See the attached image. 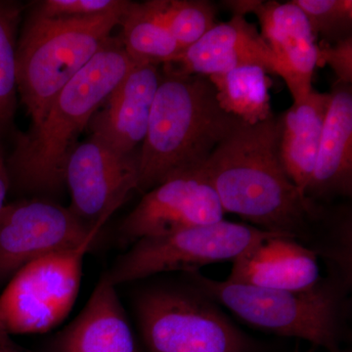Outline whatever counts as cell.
Instances as JSON below:
<instances>
[{"label": "cell", "instance_id": "cell-10", "mask_svg": "<svg viewBox=\"0 0 352 352\" xmlns=\"http://www.w3.org/2000/svg\"><path fill=\"white\" fill-rule=\"evenodd\" d=\"M138 175L139 153L122 154L90 136L76 146L67 163L69 208L88 226L100 230L138 188Z\"/></svg>", "mask_w": 352, "mask_h": 352}, {"label": "cell", "instance_id": "cell-5", "mask_svg": "<svg viewBox=\"0 0 352 352\" xmlns=\"http://www.w3.org/2000/svg\"><path fill=\"white\" fill-rule=\"evenodd\" d=\"M129 4L80 19L31 14L17 44V87L32 126L43 119L60 90L105 45Z\"/></svg>", "mask_w": 352, "mask_h": 352}, {"label": "cell", "instance_id": "cell-2", "mask_svg": "<svg viewBox=\"0 0 352 352\" xmlns=\"http://www.w3.org/2000/svg\"><path fill=\"white\" fill-rule=\"evenodd\" d=\"M119 38H113L54 97L43 119L18 138L7 161L11 184L30 193L56 194L80 133L133 67Z\"/></svg>", "mask_w": 352, "mask_h": 352}, {"label": "cell", "instance_id": "cell-19", "mask_svg": "<svg viewBox=\"0 0 352 352\" xmlns=\"http://www.w3.org/2000/svg\"><path fill=\"white\" fill-rule=\"evenodd\" d=\"M208 78L220 108L245 124L254 126L274 115L271 111V80L261 67H240Z\"/></svg>", "mask_w": 352, "mask_h": 352}, {"label": "cell", "instance_id": "cell-15", "mask_svg": "<svg viewBox=\"0 0 352 352\" xmlns=\"http://www.w3.org/2000/svg\"><path fill=\"white\" fill-rule=\"evenodd\" d=\"M310 182L308 200L332 205L352 195V87L336 82Z\"/></svg>", "mask_w": 352, "mask_h": 352}, {"label": "cell", "instance_id": "cell-20", "mask_svg": "<svg viewBox=\"0 0 352 352\" xmlns=\"http://www.w3.org/2000/svg\"><path fill=\"white\" fill-rule=\"evenodd\" d=\"M119 36L134 64L170 63L182 48L160 19L152 1L131 2L120 20Z\"/></svg>", "mask_w": 352, "mask_h": 352}, {"label": "cell", "instance_id": "cell-9", "mask_svg": "<svg viewBox=\"0 0 352 352\" xmlns=\"http://www.w3.org/2000/svg\"><path fill=\"white\" fill-rule=\"evenodd\" d=\"M99 232L53 201L32 199L6 205L0 212V279L36 259L95 241Z\"/></svg>", "mask_w": 352, "mask_h": 352}, {"label": "cell", "instance_id": "cell-22", "mask_svg": "<svg viewBox=\"0 0 352 352\" xmlns=\"http://www.w3.org/2000/svg\"><path fill=\"white\" fill-rule=\"evenodd\" d=\"M160 19L182 50L217 25V9L208 0H151Z\"/></svg>", "mask_w": 352, "mask_h": 352}, {"label": "cell", "instance_id": "cell-25", "mask_svg": "<svg viewBox=\"0 0 352 352\" xmlns=\"http://www.w3.org/2000/svg\"><path fill=\"white\" fill-rule=\"evenodd\" d=\"M329 65L338 82L352 83V36L338 43L319 46L317 52V67Z\"/></svg>", "mask_w": 352, "mask_h": 352}, {"label": "cell", "instance_id": "cell-17", "mask_svg": "<svg viewBox=\"0 0 352 352\" xmlns=\"http://www.w3.org/2000/svg\"><path fill=\"white\" fill-rule=\"evenodd\" d=\"M52 352H138L116 286L104 274L80 315L53 340Z\"/></svg>", "mask_w": 352, "mask_h": 352}, {"label": "cell", "instance_id": "cell-11", "mask_svg": "<svg viewBox=\"0 0 352 352\" xmlns=\"http://www.w3.org/2000/svg\"><path fill=\"white\" fill-rule=\"evenodd\" d=\"M217 192L201 170L171 176L143 194L122 220L120 241L133 245L144 238L159 237L224 219Z\"/></svg>", "mask_w": 352, "mask_h": 352}, {"label": "cell", "instance_id": "cell-14", "mask_svg": "<svg viewBox=\"0 0 352 352\" xmlns=\"http://www.w3.org/2000/svg\"><path fill=\"white\" fill-rule=\"evenodd\" d=\"M166 64L183 74L208 78L245 66L261 67L268 75L281 76L276 57L256 25L241 15L217 23L203 38Z\"/></svg>", "mask_w": 352, "mask_h": 352}, {"label": "cell", "instance_id": "cell-6", "mask_svg": "<svg viewBox=\"0 0 352 352\" xmlns=\"http://www.w3.org/2000/svg\"><path fill=\"white\" fill-rule=\"evenodd\" d=\"M150 352H263L219 305L192 288H155L136 302Z\"/></svg>", "mask_w": 352, "mask_h": 352}, {"label": "cell", "instance_id": "cell-23", "mask_svg": "<svg viewBox=\"0 0 352 352\" xmlns=\"http://www.w3.org/2000/svg\"><path fill=\"white\" fill-rule=\"evenodd\" d=\"M305 14L315 38L336 43L351 36V0H293Z\"/></svg>", "mask_w": 352, "mask_h": 352}, {"label": "cell", "instance_id": "cell-24", "mask_svg": "<svg viewBox=\"0 0 352 352\" xmlns=\"http://www.w3.org/2000/svg\"><path fill=\"white\" fill-rule=\"evenodd\" d=\"M126 0H44L34 14L45 18L80 19L111 12L126 6Z\"/></svg>", "mask_w": 352, "mask_h": 352}, {"label": "cell", "instance_id": "cell-16", "mask_svg": "<svg viewBox=\"0 0 352 352\" xmlns=\"http://www.w3.org/2000/svg\"><path fill=\"white\" fill-rule=\"evenodd\" d=\"M227 281L261 288L305 291L321 281L319 258L283 235H273L232 261Z\"/></svg>", "mask_w": 352, "mask_h": 352}, {"label": "cell", "instance_id": "cell-4", "mask_svg": "<svg viewBox=\"0 0 352 352\" xmlns=\"http://www.w3.org/2000/svg\"><path fill=\"white\" fill-rule=\"evenodd\" d=\"M184 278L190 287L252 327L307 340L329 352H342L340 346L349 333L351 284L336 275L327 273L305 291L217 281L199 271L184 273Z\"/></svg>", "mask_w": 352, "mask_h": 352}, {"label": "cell", "instance_id": "cell-8", "mask_svg": "<svg viewBox=\"0 0 352 352\" xmlns=\"http://www.w3.org/2000/svg\"><path fill=\"white\" fill-rule=\"evenodd\" d=\"M94 241L25 264L0 296V332L45 333L68 316L80 291L82 261Z\"/></svg>", "mask_w": 352, "mask_h": 352}, {"label": "cell", "instance_id": "cell-27", "mask_svg": "<svg viewBox=\"0 0 352 352\" xmlns=\"http://www.w3.org/2000/svg\"><path fill=\"white\" fill-rule=\"evenodd\" d=\"M0 349L1 352H31L17 346L10 339V336L2 332H0Z\"/></svg>", "mask_w": 352, "mask_h": 352}, {"label": "cell", "instance_id": "cell-28", "mask_svg": "<svg viewBox=\"0 0 352 352\" xmlns=\"http://www.w3.org/2000/svg\"><path fill=\"white\" fill-rule=\"evenodd\" d=\"M295 352H300V351H298V349H296ZM307 352H314V351H307Z\"/></svg>", "mask_w": 352, "mask_h": 352}, {"label": "cell", "instance_id": "cell-12", "mask_svg": "<svg viewBox=\"0 0 352 352\" xmlns=\"http://www.w3.org/2000/svg\"><path fill=\"white\" fill-rule=\"evenodd\" d=\"M223 4L233 15L258 17L261 36L276 57L294 102L305 100L314 89L319 45L302 11L293 1L228 0Z\"/></svg>", "mask_w": 352, "mask_h": 352}, {"label": "cell", "instance_id": "cell-21", "mask_svg": "<svg viewBox=\"0 0 352 352\" xmlns=\"http://www.w3.org/2000/svg\"><path fill=\"white\" fill-rule=\"evenodd\" d=\"M22 6L0 0V134L12 122L17 107V31Z\"/></svg>", "mask_w": 352, "mask_h": 352}, {"label": "cell", "instance_id": "cell-7", "mask_svg": "<svg viewBox=\"0 0 352 352\" xmlns=\"http://www.w3.org/2000/svg\"><path fill=\"white\" fill-rule=\"evenodd\" d=\"M279 234L223 219L159 237L144 238L107 273L115 286L157 273L199 271L203 266L235 261L263 240Z\"/></svg>", "mask_w": 352, "mask_h": 352}, {"label": "cell", "instance_id": "cell-1", "mask_svg": "<svg viewBox=\"0 0 352 352\" xmlns=\"http://www.w3.org/2000/svg\"><path fill=\"white\" fill-rule=\"evenodd\" d=\"M200 170L226 214L292 238L323 259L328 271L351 272V208L319 205L296 188L280 161L276 116L254 126L238 120Z\"/></svg>", "mask_w": 352, "mask_h": 352}, {"label": "cell", "instance_id": "cell-29", "mask_svg": "<svg viewBox=\"0 0 352 352\" xmlns=\"http://www.w3.org/2000/svg\"><path fill=\"white\" fill-rule=\"evenodd\" d=\"M0 352H1V349H0Z\"/></svg>", "mask_w": 352, "mask_h": 352}, {"label": "cell", "instance_id": "cell-13", "mask_svg": "<svg viewBox=\"0 0 352 352\" xmlns=\"http://www.w3.org/2000/svg\"><path fill=\"white\" fill-rule=\"evenodd\" d=\"M160 82L161 66L134 64L92 116L87 126L92 138L122 154L138 153L147 133Z\"/></svg>", "mask_w": 352, "mask_h": 352}, {"label": "cell", "instance_id": "cell-18", "mask_svg": "<svg viewBox=\"0 0 352 352\" xmlns=\"http://www.w3.org/2000/svg\"><path fill=\"white\" fill-rule=\"evenodd\" d=\"M331 94L312 89L277 117L278 150L287 175L305 195L311 178Z\"/></svg>", "mask_w": 352, "mask_h": 352}, {"label": "cell", "instance_id": "cell-26", "mask_svg": "<svg viewBox=\"0 0 352 352\" xmlns=\"http://www.w3.org/2000/svg\"><path fill=\"white\" fill-rule=\"evenodd\" d=\"M11 186L10 175H9L7 161L4 157L3 150L0 144V212L6 207L7 193Z\"/></svg>", "mask_w": 352, "mask_h": 352}, {"label": "cell", "instance_id": "cell-3", "mask_svg": "<svg viewBox=\"0 0 352 352\" xmlns=\"http://www.w3.org/2000/svg\"><path fill=\"white\" fill-rule=\"evenodd\" d=\"M220 108L208 76L161 66V82L139 152V193L171 176L200 170L237 124Z\"/></svg>", "mask_w": 352, "mask_h": 352}]
</instances>
